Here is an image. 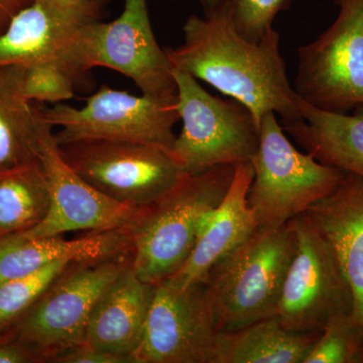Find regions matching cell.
<instances>
[{
  "label": "cell",
  "instance_id": "obj_31",
  "mask_svg": "<svg viewBox=\"0 0 363 363\" xmlns=\"http://www.w3.org/2000/svg\"><path fill=\"white\" fill-rule=\"evenodd\" d=\"M198 1L201 4L203 11L206 16V14L214 13L215 11L223 6L226 0H198Z\"/></svg>",
  "mask_w": 363,
  "mask_h": 363
},
{
  "label": "cell",
  "instance_id": "obj_2",
  "mask_svg": "<svg viewBox=\"0 0 363 363\" xmlns=\"http://www.w3.org/2000/svg\"><path fill=\"white\" fill-rule=\"evenodd\" d=\"M234 172V164H222L197 175L187 174L140 210L128 229L131 267L143 281L156 285L180 271L228 192Z\"/></svg>",
  "mask_w": 363,
  "mask_h": 363
},
{
  "label": "cell",
  "instance_id": "obj_27",
  "mask_svg": "<svg viewBox=\"0 0 363 363\" xmlns=\"http://www.w3.org/2000/svg\"><path fill=\"white\" fill-rule=\"evenodd\" d=\"M56 363H133L130 357L113 354L92 347L88 344H80L60 353L52 360Z\"/></svg>",
  "mask_w": 363,
  "mask_h": 363
},
{
  "label": "cell",
  "instance_id": "obj_3",
  "mask_svg": "<svg viewBox=\"0 0 363 363\" xmlns=\"http://www.w3.org/2000/svg\"><path fill=\"white\" fill-rule=\"evenodd\" d=\"M295 250L290 222L259 228L210 269L203 286L217 330H236L276 316Z\"/></svg>",
  "mask_w": 363,
  "mask_h": 363
},
{
  "label": "cell",
  "instance_id": "obj_1",
  "mask_svg": "<svg viewBox=\"0 0 363 363\" xmlns=\"http://www.w3.org/2000/svg\"><path fill=\"white\" fill-rule=\"evenodd\" d=\"M183 33V44L166 48L172 66L240 102L259 124L267 112L281 117V124L303 118L274 28L259 42L245 39L223 6L204 16H191Z\"/></svg>",
  "mask_w": 363,
  "mask_h": 363
},
{
  "label": "cell",
  "instance_id": "obj_18",
  "mask_svg": "<svg viewBox=\"0 0 363 363\" xmlns=\"http://www.w3.org/2000/svg\"><path fill=\"white\" fill-rule=\"evenodd\" d=\"M128 252H131L128 225L70 240L61 235L37 238L16 234L0 240V283L28 276L63 260L100 259Z\"/></svg>",
  "mask_w": 363,
  "mask_h": 363
},
{
  "label": "cell",
  "instance_id": "obj_21",
  "mask_svg": "<svg viewBox=\"0 0 363 363\" xmlns=\"http://www.w3.org/2000/svg\"><path fill=\"white\" fill-rule=\"evenodd\" d=\"M23 67L0 68V173L35 162L39 109L21 92Z\"/></svg>",
  "mask_w": 363,
  "mask_h": 363
},
{
  "label": "cell",
  "instance_id": "obj_6",
  "mask_svg": "<svg viewBox=\"0 0 363 363\" xmlns=\"http://www.w3.org/2000/svg\"><path fill=\"white\" fill-rule=\"evenodd\" d=\"M64 67L74 76L104 67L130 78L142 94L176 95L173 66L155 37L147 0H124L123 13L116 20L92 21L81 26L66 52Z\"/></svg>",
  "mask_w": 363,
  "mask_h": 363
},
{
  "label": "cell",
  "instance_id": "obj_7",
  "mask_svg": "<svg viewBox=\"0 0 363 363\" xmlns=\"http://www.w3.org/2000/svg\"><path fill=\"white\" fill-rule=\"evenodd\" d=\"M131 262V252L71 262L16 327L18 341L52 362L60 353L85 343L95 305Z\"/></svg>",
  "mask_w": 363,
  "mask_h": 363
},
{
  "label": "cell",
  "instance_id": "obj_24",
  "mask_svg": "<svg viewBox=\"0 0 363 363\" xmlns=\"http://www.w3.org/2000/svg\"><path fill=\"white\" fill-rule=\"evenodd\" d=\"M304 363H363V333L353 313L325 327Z\"/></svg>",
  "mask_w": 363,
  "mask_h": 363
},
{
  "label": "cell",
  "instance_id": "obj_13",
  "mask_svg": "<svg viewBox=\"0 0 363 363\" xmlns=\"http://www.w3.org/2000/svg\"><path fill=\"white\" fill-rule=\"evenodd\" d=\"M38 109L33 152L49 190L50 209L44 220L21 234L40 238L78 230L102 233L130 225L140 210L112 201L83 180L62 157L52 126Z\"/></svg>",
  "mask_w": 363,
  "mask_h": 363
},
{
  "label": "cell",
  "instance_id": "obj_28",
  "mask_svg": "<svg viewBox=\"0 0 363 363\" xmlns=\"http://www.w3.org/2000/svg\"><path fill=\"white\" fill-rule=\"evenodd\" d=\"M20 342L0 345V363L47 362L39 351L21 341Z\"/></svg>",
  "mask_w": 363,
  "mask_h": 363
},
{
  "label": "cell",
  "instance_id": "obj_5",
  "mask_svg": "<svg viewBox=\"0 0 363 363\" xmlns=\"http://www.w3.org/2000/svg\"><path fill=\"white\" fill-rule=\"evenodd\" d=\"M176 109L183 123L172 156L189 175L222 164L252 162L259 145L260 124L233 98L214 96L188 72L173 67Z\"/></svg>",
  "mask_w": 363,
  "mask_h": 363
},
{
  "label": "cell",
  "instance_id": "obj_14",
  "mask_svg": "<svg viewBox=\"0 0 363 363\" xmlns=\"http://www.w3.org/2000/svg\"><path fill=\"white\" fill-rule=\"evenodd\" d=\"M96 20L52 0H33L0 33V68L47 61L64 67L66 52L81 26Z\"/></svg>",
  "mask_w": 363,
  "mask_h": 363
},
{
  "label": "cell",
  "instance_id": "obj_20",
  "mask_svg": "<svg viewBox=\"0 0 363 363\" xmlns=\"http://www.w3.org/2000/svg\"><path fill=\"white\" fill-rule=\"evenodd\" d=\"M318 332L286 328L276 316L219 331L214 363H304Z\"/></svg>",
  "mask_w": 363,
  "mask_h": 363
},
{
  "label": "cell",
  "instance_id": "obj_29",
  "mask_svg": "<svg viewBox=\"0 0 363 363\" xmlns=\"http://www.w3.org/2000/svg\"><path fill=\"white\" fill-rule=\"evenodd\" d=\"M52 1L69 11L86 14L91 18H99L105 0H52Z\"/></svg>",
  "mask_w": 363,
  "mask_h": 363
},
{
  "label": "cell",
  "instance_id": "obj_10",
  "mask_svg": "<svg viewBox=\"0 0 363 363\" xmlns=\"http://www.w3.org/2000/svg\"><path fill=\"white\" fill-rule=\"evenodd\" d=\"M335 21L298 49L294 89L321 111L348 113L363 106V0H334Z\"/></svg>",
  "mask_w": 363,
  "mask_h": 363
},
{
  "label": "cell",
  "instance_id": "obj_25",
  "mask_svg": "<svg viewBox=\"0 0 363 363\" xmlns=\"http://www.w3.org/2000/svg\"><path fill=\"white\" fill-rule=\"evenodd\" d=\"M74 78L73 74L54 61L23 66L21 92L30 102L61 104L74 97Z\"/></svg>",
  "mask_w": 363,
  "mask_h": 363
},
{
  "label": "cell",
  "instance_id": "obj_16",
  "mask_svg": "<svg viewBox=\"0 0 363 363\" xmlns=\"http://www.w3.org/2000/svg\"><path fill=\"white\" fill-rule=\"evenodd\" d=\"M253 175L252 162L235 164L228 192L212 214L190 257L180 271L167 279L174 285L204 283L208 272L219 260L259 229L257 217L248 203Z\"/></svg>",
  "mask_w": 363,
  "mask_h": 363
},
{
  "label": "cell",
  "instance_id": "obj_22",
  "mask_svg": "<svg viewBox=\"0 0 363 363\" xmlns=\"http://www.w3.org/2000/svg\"><path fill=\"white\" fill-rule=\"evenodd\" d=\"M49 209V190L37 162L0 173V240L30 230Z\"/></svg>",
  "mask_w": 363,
  "mask_h": 363
},
{
  "label": "cell",
  "instance_id": "obj_12",
  "mask_svg": "<svg viewBox=\"0 0 363 363\" xmlns=\"http://www.w3.org/2000/svg\"><path fill=\"white\" fill-rule=\"evenodd\" d=\"M219 331L203 284L154 285L135 363H214Z\"/></svg>",
  "mask_w": 363,
  "mask_h": 363
},
{
  "label": "cell",
  "instance_id": "obj_9",
  "mask_svg": "<svg viewBox=\"0 0 363 363\" xmlns=\"http://www.w3.org/2000/svg\"><path fill=\"white\" fill-rule=\"evenodd\" d=\"M59 147L67 164L91 187L138 211L187 175L172 154L143 143L84 140Z\"/></svg>",
  "mask_w": 363,
  "mask_h": 363
},
{
  "label": "cell",
  "instance_id": "obj_26",
  "mask_svg": "<svg viewBox=\"0 0 363 363\" xmlns=\"http://www.w3.org/2000/svg\"><path fill=\"white\" fill-rule=\"evenodd\" d=\"M293 0H226L224 6L236 32L245 39L259 42L274 28V21L288 11Z\"/></svg>",
  "mask_w": 363,
  "mask_h": 363
},
{
  "label": "cell",
  "instance_id": "obj_30",
  "mask_svg": "<svg viewBox=\"0 0 363 363\" xmlns=\"http://www.w3.org/2000/svg\"><path fill=\"white\" fill-rule=\"evenodd\" d=\"M32 1L33 0H0V33L6 30L14 14Z\"/></svg>",
  "mask_w": 363,
  "mask_h": 363
},
{
  "label": "cell",
  "instance_id": "obj_8",
  "mask_svg": "<svg viewBox=\"0 0 363 363\" xmlns=\"http://www.w3.org/2000/svg\"><path fill=\"white\" fill-rule=\"evenodd\" d=\"M177 98L130 94L102 86L82 107L58 104L40 108L45 121L59 128V145L84 140H121L152 145L172 154L180 121Z\"/></svg>",
  "mask_w": 363,
  "mask_h": 363
},
{
  "label": "cell",
  "instance_id": "obj_19",
  "mask_svg": "<svg viewBox=\"0 0 363 363\" xmlns=\"http://www.w3.org/2000/svg\"><path fill=\"white\" fill-rule=\"evenodd\" d=\"M303 118L284 130L318 161L363 179V106L348 113L325 111L300 98Z\"/></svg>",
  "mask_w": 363,
  "mask_h": 363
},
{
  "label": "cell",
  "instance_id": "obj_15",
  "mask_svg": "<svg viewBox=\"0 0 363 363\" xmlns=\"http://www.w3.org/2000/svg\"><path fill=\"white\" fill-rule=\"evenodd\" d=\"M330 245L353 297L363 333V179L345 173L338 187L305 213Z\"/></svg>",
  "mask_w": 363,
  "mask_h": 363
},
{
  "label": "cell",
  "instance_id": "obj_4",
  "mask_svg": "<svg viewBox=\"0 0 363 363\" xmlns=\"http://www.w3.org/2000/svg\"><path fill=\"white\" fill-rule=\"evenodd\" d=\"M255 175L248 203L259 228L285 225L330 195L345 173L300 152L274 112L260 121L259 145L252 160Z\"/></svg>",
  "mask_w": 363,
  "mask_h": 363
},
{
  "label": "cell",
  "instance_id": "obj_17",
  "mask_svg": "<svg viewBox=\"0 0 363 363\" xmlns=\"http://www.w3.org/2000/svg\"><path fill=\"white\" fill-rule=\"evenodd\" d=\"M154 285L131 267L123 269L95 305L85 332V344L98 350L133 355L142 340Z\"/></svg>",
  "mask_w": 363,
  "mask_h": 363
},
{
  "label": "cell",
  "instance_id": "obj_11",
  "mask_svg": "<svg viewBox=\"0 0 363 363\" xmlns=\"http://www.w3.org/2000/svg\"><path fill=\"white\" fill-rule=\"evenodd\" d=\"M296 250L281 289L276 317L290 330L318 332L353 313L350 286L326 240L306 214L289 221Z\"/></svg>",
  "mask_w": 363,
  "mask_h": 363
},
{
  "label": "cell",
  "instance_id": "obj_23",
  "mask_svg": "<svg viewBox=\"0 0 363 363\" xmlns=\"http://www.w3.org/2000/svg\"><path fill=\"white\" fill-rule=\"evenodd\" d=\"M71 262H55L28 276L0 283V334L20 324L48 286Z\"/></svg>",
  "mask_w": 363,
  "mask_h": 363
}]
</instances>
